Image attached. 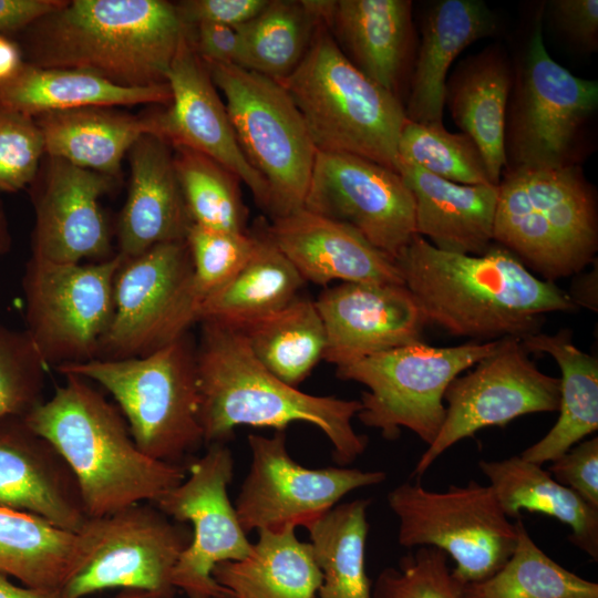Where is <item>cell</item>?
Wrapping results in <instances>:
<instances>
[{"instance_id": "obj_1", "label": "cell", "mask_w": 598, "mask_h": 598, "mask_svg": "<svg viewBox=\"0 0 598 598\" xmlns=\"http://www.w3.org/2000/svg\"><path fill=\"white\" fill-rule=\"evenodd\" d=\"M394 261L427 324L453 336L522 340L539 332L545 315L576 307L499 245L483 255L455 254L415 234Z\"/></svg>"}, {"instance_id": "obj_2", "label": "cell", "mask_w": 598, "mask_h": 598, "mask_svg": "<svg viewBox=\"0 0 598 598\" xmlns=\"http://www.w3.org/2000/svg\"><path fill=\"white\" fill-rule=\"evenodd\" d=\"M185 29L175 3L164 0H64L16 43L27 63L137 89L166 84Z\"/></svg>"}, {"instance_id": "obj_3", "label": "cell", "mask_w": 598, "mask_h": 598, "mask_svg": "<svg viewBox=\"0 0 598 598\" xmlns=\"http://www.w3.org/2000/svg\"><path fill=\"white\" fill-rule=\"evenodd\" d=\"M200 322L196 364L205 443H225L241 425L285 431L291 423L305 422L328 437L339 465L364 453L368 437L352 426L360 400L305 393L267 370L238 328L216 320Z\"/></svg>"}, {"instance_id": "obj_4", "label": "cell", "mask_w": 598, "mask_h": 598, "mask_svg": "<svg viewBox=\"0 0 598 598\" xmlns=\"http://www.w3.org/2000/svg\"><path fill=\"white\" fill-rule=\"evenodd\" d=\"M23 419L49 441L74 474L87 517H100L125 507L155 504L183 482L187 464L145 455L135 444L117 406L91 383L64 374Z\"/></svg>"}, {"instance_id": "obj_5", "label": "cell", "mask_w": 598, "mask_h": 598, "mask_svg": "<svg viewBox=\"0 0 598 598\" xmlns=\"http://www.w3.org/2000/svg\"><path fill=\"white\" fill-rule=\"evenodd\" d=\"M276 81L298 107L317 151L357 155L398 172L404 106L348 59L324 22L298 66Z\"/></svg>"}, {"instance_id": "obj_6", "label": "cell", "mask_w": 598, "mask_h": 598, "mask_svg": "<svg viewBox=\"0 0 598 598\" xmlns=\"http://www.w3.org/2000/svg\"><path fill=\"white\" fill-rule=\"evenodd\" d=\"M493 240L544 280L582 271L598 249L592 186L575 164L506 171L498 184Z\"/></svg>"}, {"instance_id": "obj_7", "label": "cell", "mask_w": 598, "mask_h": 598, "mask_svg": "<svg viewBox=\"0 0 598 598\" xmlns=\"http://www.w3.org/2000/svg\"><path fill=\"white\" fill-rule=\"evenodd\" d=\"M56 370L105 389L137 447L154 460L185 464L204 443L196 346L188 332L142 357L93 359Z\"/></svg>"}, {"instance_id": "obj_8", "label": "cell", "mask_w": 598, "mask_h": 598, "mask_svg": "<svg viewBox=\"0 0 598 598\" xmlns=\"http://www.w3.org/2000/svg\"><path fill=\"white\" fill-rule=\"evenodd\" d=\"M503 339L455 347L417 341L339 365L337 375L368 388L357 414L364 425L389 441L405 427L429 446L443 424L450 383L495 352Z\"/></svg>"}, {"instance_id": "obj_9", "label": "cell", "mask_w": 598, "mask_h": 598, "mask_svg": "<svg viewBox=\"0 0 598 598\" xmlns=\"http://www.w3.org/2000/svg\"><path fill=\"white\" fill-rule=\"evenodd\" d=\"M203 62L225 97L241 151L267 183L272 218L303 208L317 148L288 92L237 64Z\"/></svg>"}, {"instance_id": "obj_10", "label": "cell", "mask_w": 598, "mask_h": 598, "mask_svg": "<svg viewBox=\"0 0 598 598\" xmlns=\"http://www.w3.org/2000/svg\"><path fill=\"white\" fill-rule=\"evenodd\" d=\"M388 504L399 519V544L443 550L454 559L452 574L461 585L493 575L517 543L516 524L493 488L473 480L445 492L406 482L389 492Z\"/></svg>"}, {"instance_id": "obj_11", "label": "cell", "mask_w": 598, "mask_h": 598, "mask_svg": "<svg viewBox=\"0 0 598 598\" xmlns=\"http://www.w3.org/2000/svg\"><path fill=\"white\" fill-rule=\"evenodd\" d=\"M80 559L60 598H85L109 590L151 592L172 598L173 571L192 540V530L153 503L87 517L78 532Z\"/></svg>"}, {"instance_id": "obj_12", "label": "cell", "mask_w": 598, "mask_h": 598, "mask_svg": "<svg viewBox=\"0 0 598 598\" xmlns=\"http://www.w3.org/2000/svg\"><path fill=\"white\" fill-rule=\"evenodd\" d=\"M123 258L89 264L30 257L22 277L25 329L45 364L55 369L96 359L114 311Z\"/></svg>"}, {"instance_id": "obj_13", "label": "cell", "mask_w": 598, "mask_h": 598, "mask_svg": "<svg viewBox=\"0 0 598 598\" xmlns=\"http://www.w3.org/2000/svg\"><path fill=\"white\" fill-rule=\"evenodd\" d=\"M597 103V82L574 75L549 55L538 16L506 115L507 171L573 164L576 140Z\"/></svg>"}, {"instance_id": "obj_14", "label": "cell", "mask_w": 598, "mask_h": 598, "mask_svg": "<svg viewBox=\"0 0 598 598\" xmlns=\"http://www.w3.org/2000/svg\"><path fill=\"white\" fill-rule=\"evenodd\" d=\"M193 265L185 240L156 245L123 260L114 282V311L96 359L145 355L197 322Z\"/></svg>"}, {"instance_id": "obj_15", "label": "cell", "mask_w": 598, "mask_h": 598, "mask_svg": "<svg viewBox=\"0 0 598 598\" xmlns=\"http://www.w3.org/2000/svg\"><path fill=\"white\" fill-rule=\"evenodd\" d=\"M516 338L456 377L444 393L445 417L435 440L415 465L421 477L458 441L488 426H504L516 417L558 410L559 378L542 372Z\"/></svg>"}, {"instance_id": "obj_16", "label": "cell", "mask_w": 598, "mask_h": 598, "mask_svg": "<svg viewBox=\"0 0 598 598\" xmlns=\"http://www.w3.org/2000/svg\"><path fill=\"white\" fill-rule=\"evenodd\" d=\"M186 466L183 482L155 503L171 519L193 526L190 544L174 568L173 586L188 598H225L230 595L215 581L213 569L245 558L252 547L227 493L231 452L224 443H212Z\"/></svg>"}, {"instance_id": "obj_17", "label": "cell", "mask_w": 598, "mask_h": 598, "mask_svg": "<svg viewBox=\"0 0 598 598\" xmlns=\"http://www.w3.org/2000/svg\"><path fill=\"white\" fill-rule=\"evenodd\" d=\"M248 444L250 468L235 503L246 534L254 529L306 528L348 493L386 478L380 471L305 467L289 455L285 431H277L271 437L250 434Z\"/></svg>"}, {"instance_id": "obj_18", "label": "cell", "mask_w": 598, "mask_h": 598, "mask_svg": "<svg viewBox=\"0 0 598 598\" xmlns=\"http://www.w3.org/2000/svg\"><path fill=\"white\" fill-rule=\"evenodd\" d=\"M303 208L352 227L393 260L415 235L400 173L352 154L317 151Z\"/></svg>"}, {"instance_id": "obj_19", "label": "cell", "mask_w": 598, "mask_h": 598, "mask_svg": "<svg viewBox=\"0 0 598 598\" xmlns=\"http://www.w3.org/2000/svg\"><path fill=\"white\" fill-rule=\"evenodd\" d=\"M41 173L31 184L35 216L31 256L80 264L115 255L100 198L118 179L50 156Z\"/></svg>"}, {"instance_id": "obj_20", "label": "cell", "mask_w": 598, "mask_h": 598, "mask_svg": "<svg viewBox=\"0 0 598 598\" xmlns=\"http://www.w3.org/2000/svg\"><path fill=\"white\" fill-rule=\"evenodd\" d=\"M172 93L164 111L146 115L151 133L172 147L202 153L233 172L268 209L269 189L241 151L225 103L196 53L187 28L166 75Z\"/></svg>"}, {"instance_id": "obj_21", "label": "cell", "mask_w": 598, "mask_h": 598, "mask_svg": "<svg viewBox=\"0 0 598 598\" xmlns=\"http://www.w3.org/2000/svg\"><path fill=\"white\" fill-rule=\"evenodd\" d=\"M315 303L326 330L323 360L336 367L421 341L427 324L404 285L342 282Z\"/></svg>"}, {"instance_id": "obj_22", "label": "cell", "mask_w": 598, "mask_h": 598, "mask_svg": "<svg viewBox=\"0 0 598 598\" xmlns=\"http://www.w3.org/2000/svg\"><path fill=\"white\" fill-rule=\"evenodd\" d=\"M0 507L40 516L72 533L87 519L69 465L21 416L0 420Z\"/></svg>"}, {"instance_id": "obj_23", "label": "cell", "mask_w": 598, "mask_h": 598, "mask_svg": "<svg viewBox=\"0 0 598 598\" xmlns=\"http://www.w3.org/2000/svg\"><path fill=\"white\" fill-rule=\"evenodd\" d=\"M265 234L305 281L404 285L395 261L360 233L306 208L272 218Z\"/></svg>"}, {"instance_id": "obj_24", "label": "cell", "mask_w": 598, "mask_h": 598, "mask_svg": "<svg viewBox=\"0 0 598 598\" xmlns=\"http://www.w3.org/2000/svg\"><path fill=\"white\" fill-rule=\"evenodd\" d=\"M131 179L116 225L123 260L165 243L183 241L193 225L174 166L173 147L154 134L128 151Z\"/></svg>"}, {"instance_id": "obj_25", "label": "cell", "mask_w": 598, "mask_h": 598, "mask_svg": "<svg viewBox=\"0 0 598 598\" xmlns=\"http://www.w3.org/2000/svg\"><path fill=\"white\" fill-rule=\"evenodd\" d=\"M323 22L348 59L399 97L411 62L414 30L410 0H327ZM337 41V40H336Z\"/></svg>"}, {"instance_id": "obj_26", "label": "cell", "mask_w": 598, "mask_h": 598, "mask_svg": "<svg viewBox=\"0 0 598 598\" xmlns=\"http://www.w3.org/2000/svg\"><path fill=\"white\" fill-rule=\"evenodd\" d=\"M414 199L415 234L437 249L483 255L493 245L498 185H463L399 163Z\"/></svg>"}, {"instance_id": "obj_27", "label": "cell", "mask_w": 598, "mask_h": 598, "mask_svg": "<svg viewBox=\"0 0 598 598\" xmlns=\"http://www.w3.org/2000/svg\"><path fill=\"white\" fill-rule=\"evenodd\" d=\"M495 30V17L482 1L442 0L429 9L422 22L404 107L406 120L443 124L445 83L451 64L467 45Z\"/></svg>"}, {"instance_id": "obj_28", "label": "cell", "mask_w": 598, "mask_h": 598, "mask_svg": "<svg viewBox=\"0 0 598 598\" xmlns=\"http://www.w3.org/2000/svg\"><path fill=\"white\" fill-rule=\"evenodd\" d=\"M513 76L505 52L494 47L462 61L445 83L444 104L462 133L477 145L489 181L498 185Z\"/></svg>"}, {"instance_id": "obj_29", "label": "cell", "mask_w": 598, "mask_h": 598, "mask_svg": "<svg viewBox=\"0 0 598 598\" xmlns=\"http://www.w3.org/2000/svg\"><path fill=\"white\" fill-rule=\"evenodd\" d=\"M166 84L148 87H122L96 75L22 62L8 79L0 81V109L32 117L83 106L168 105Z\"/></svg>"}, {"instance_id": "obj_30", "label": "cell", "mask_w": 598, "mask_h": 598, "mask_svg": "<svg viewBox=\"0 0 598 598\" xmlns=\"http://www.w3.org/2000/svg\"><path fill=\"white\" fill-rule=\"evenodd\" d=\"M45 155L78 167L120 178L123 158L134 143L151 133L146 116L110 106H83L34 117Z\"/></svg>"}, {"instance_id": "obj_31", "label": "cell", "mask_w": 598, "mask_h": 598, "mask_svg": "<svg viewBox=\"0 0 598 598\" xmlns=\"http://www.w3.org/2000/svg\"><path fill=\"white\" fill-rule=\"evenodd\" d=\"M520 341L528 352L551 355L561 372L559 415L555 425L519 455L543 465L598 430V360L577 348L567 329L555 334L539 331Z\"/></svg>"}, {"instance_id": "obj_32", "label": "cell", "mask_w": 598, "mask_h": 598, "mask_svg": "<svg viewBox=\"0 0 598 598\" xmlns=\"http://www.w3.org/2000/svg\"><path fill=\"white\" fill-rule=\"evenodd\" d=\"M478 466L508 518H520L522 511L551 516L569 526L568 540L575 547L598 560V508L556 482L542 465L519 455L483 460Z\"/></svg>"}, {"instance_id": "obj_33", "label": "cell", "mask_w": 598, "mask_h": 598, "mask_svg": "<svg viewBox=\"0 0 598 598\" xmlns=\"http://www.w3.org/2000/svg\"><path fill=\"white\" fill-rule=\"evenodd\" d=\"M258 533L248 556L215 566V581L234 598H317L322 575L310 543L295 528Z\"/></svg>"}, {"instance_id": "obj_34", "label": "cell", "mask_w": 598, "mask_h": 598, "mask_svg": "<svg viewBox=\"0 0 598 598\" xmlns=\"http://www.w3.org/2000/svg\"><path fill=\"white\" fill-rule=\"evenodd\" d=\"M305 280L267 237L256 236L247 262L200 307L197 322L221 321L235 327L269 316L298 297Z\"/></svg>"}, {"instance_id": "obj_35", "label": "cell", "mask_w": 598, "mask_h": 598, "mask_svg": "<svg viewBox=\"0 0 598 598\" xmlns=\"http://www.w3.org/2000/svg\"><path fill=\"white\" fill-rule=\"evenodd\" d=\"M78 533L0 507V573L35 588L61 589L80 559Z\"/></svg>"}, {"instance_id": "obj_36", "label": "cell", "mask_w": 598, "mask_h": 598, "mask_svg": "<svg viewBox=\"0 0 598 598\" xmlns=\"http://www.w3.org/2000/svg\"><path fill=\"white\" fill-rule=\"evenodd\" d=\"M236 328L256 359L292 386L323 359L326 330L312 300L297 297L280 310Z\"/></svg>"}, {"instance_id": "obj_37", "label": "cell", "mask_w": 598, "mask_h": 598, "mask_svg": "<svg viewBox=\"0 0 598 598\" xmlns=\"http://www.w3.org/2000/svg\"><path fill=\"white\" fill-rule=\"evenodd\" d=\"M320 22L317 0H269L257 16L235 27L237 65L274 80L286 78L302 60Z\"/></svg>"}, {"instance_id": "obj_38", "label": "cell", "mask_w": 598, "mask_h": 598, "mask_svg": "<svg viewBox=\"0 0 598 598\" xmlns=\"http://www.w3.org/2000/svg\"><path fill=\"white\" fill-rule=\"evenodd\" d=\"M370 499L337 504L306 528L322 582L318 598H372L365 571Z\"/></svg>"}, {"instance_id": "obj_39", "label": "cell", "mask_w": 598, "mask_h": 598, "mask_svg": "<svg viewBox=\"0 0 598 598\" xmlns=\"http://www.w3.org/2000/svg\"><path fill=\"white\" fill-rule=\"evenodd\" d=\"M517 543L489 577L462 585L463 598H598V584L569 571L546 555L515 520Z\"/></svg>"}, {"instance_id": "obj_40", "label": "cell", "mask_w": 598, "mask_h": 598, "mask_svg": "<svg viewBox=\"0 0 598 598\" xmlns=\"http://www.w3.org/2000/svg\"><path fill=\"white\" fill-rule=\"evenodd\" d=\"M178 183L193 224L245 233L247 210L240 179L215 159L186 147H173Z\"/></svg>"}, {"instance_id": "obj_41", "label": "cell", "mask_w": 598, "mask_h": 598, "mask_svg": "<svg viewBox=\"0 0 598 598\" xmlns=\"http://www.w3.org/2000/svg\"><path fill=\"white\" fill-rule=\"evenodd\" d=\"M396 151L398 165L412 164L456 184H492L482 153L474 141L462 132H448L443 124L406 120L400 132Z\"/></svg>"}, {"instance_id": "obj_42", "label": "cell", "mask_w": 598, "mask_h": 598, "mask_svg": "<svg viewBox=\"0 0 598 598\" xmlns=\"http://www.w3.org/2000/svg\"><path fill=\"white\" fill-rule=\"evenodd\" d=\"M193 265L192 295L197 306L225 287L250 258L256 236L193 224L185 239Z\"/></svg>"}, {"instance_id": "obj_43", "label": "cell", "mask_w": 598, "mask_h": 598, "mask_svg": "<svg viewBox=\"0 0 598 598\" xmlns=\"http://www.w3.org/2000/svg\"><path fill=\"white\" fill-rule=\"evenodd\" d=\"M48 368L24 330L0 323V420L24 417L43 401Z\"/></svg>"}, {"instance_id": "obj_44", "label": "cell", "mask_w": 598, "mask_h": 598, "mask_svg": "<svg viewBox=\"0 0 598 598\" xmlns=\"http://www.w3.org/2000/svg\"><path fill=\"white\" fill-rule=\"evenodd\" d=\"M447 555L422 546L404 555L396 567L384 568L372 586V598H463Z\"/></svg>"}, {"instance_id": "obj_45", "label": "cell", "mask_w": 598, "mask_h": 598, "mask_svg": "<svg viewBox=\"0 0 598 598\" xmlns=\"http://www.w3.org/2000/svg\"><path fill=\"white\" fill-rule=\"evenodd\" d=\"M43 155L44 140L34 117L0 109V192L30 186Z\"/></svg>"}, {"instance_id": "obj_46", "label": "cell", "mask_w": 598, "mask_h": 598, "mask_svg": "<svg viewBox=\"0 0 598 598\" xmlns=\"http://www.w3.org/2000/svg\"><path fill=\"white\" fill-rule=\"evenodd\" d=\"M559 484L598 508V437L582 440L551 462L548 470Z\"/></svg>"}, {"instance_id": "obj_47", "label": "cell", "mask_w": 598, "mask_h": 598, "mask_svg": "<svg viewBox=\"0 0 598 598\" xmlns=\"http://www.w3.org/2000/svg\"><path fill=\"white\" fill-rule=\"evenodd\" d=\"M267 2L268 0H185L175 6L186 27L208 22L235 28L257 16Z\"/></svg>"}, {"instance_id": "obj_48", "label": "cell", "mask_w": 598, "mask_h": 598, "mask_svg": "<svg viewBox=\"0 0 598 598\" xmlns=\"http://www.w3.org/2000/svg\"><path fill=\"white\" fill-rule=\"evenodd\" d=\"M551 8L556 23L569 39L586 50L597 48V0H556Z\"/></svg>"}, {"instance_id": "obj_49", "label": "cell", "mask_w": 598, "mask_h": 598, "mask_svg": "<svg viewBox=\"0 0 598 598\" xmlns=\"http://www.w3.org/2000/svg\"><path fill=\"white\" fill-rule=\"evenodd\" d=\"M186 28L192 44L203 61L237 64L240 44L235 28L208 22Z\"/></svg>"}, {"instance_id": "obj_50", "label": "cell", "mask_w": 598, "mask_h": 598, "mask_svg": "<svg viewBox=\"0 0 598 598\" xmlns=\"http://www.w3.org/2000/svg\"><path fill=\"white\" fill-rule=\"evenodd\" d=\"M64 0H0V34L16 35Z\"/></svg>"}, {"instance_id": "obj_51", "label": "cell", "mask_w": 598, "mask_h": 598, "mask_svg": "<svg viewBox=\"0 0 598 598\" xmlns=\"http://www.w3.org/2000/svg\"><path fill=\"white\" fill-rule=\"evenodd\" d=\"M0 598H60V589L18 586L0 573Z\"/></svg>"}, {"instance_id": "obj_52", "label": "cell", "mask_w": 598, "mask_h": 598, "mask_svg": "<svg viewBox=\"0 0 598 598\" xmlns=\"http://www.w3.org/2000/svg\"><path fill=\"white\" fill-rule=\"evenodd\" d=\"M22 62L18 44L0 34V81L11 76Z\"/></svg>"}, {"instance_id": "obj_53", "label": "cell", "mask_w": 598, "mask_h": 598, "mask_svg": "<svg viewBox=\"0 0 598 598\" xmlns=\"http://www.w3.org/2000/svg\"><path fill=\"white\" fill-rule=\"evenodd\" d=\"M12 246V237L3 209L0 207V255H6Z\"/></svg>"}, {"instance_id": "obj_54", "label": "cell", "mask_w": 598, "mask_h": 598, "mask_svg": "<svg viewBox=\"0 0 598 598\" xmlns=\"http://www.w3.org/2000/svg\"><path fill=\"white\" fill-rule=\"evenodd\" d=\"M112 598H159L158 596L151 594V592H144V591H135V590H122L121 594L116 595Z\"/></svg>"}, {"instance_id": "obj_55", "label": "cell", "mask_w": 598, "mask_h": 598, "mask_svg": "<svg viewBox=\"0 0 598 598\" xmlns=\"http://www.w3.org/2000/svg\"><path fill=\"white\" fill-rule=\"evenodd\" d=\"M225 598H234V597H231V596H228V597H225Z\"/></svg>"}]
</instances>
